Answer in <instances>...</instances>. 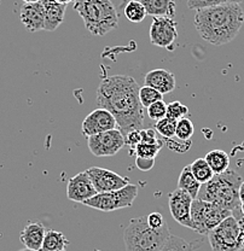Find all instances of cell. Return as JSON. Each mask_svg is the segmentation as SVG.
<instances>
[{"label":"cell","mask_w":244,"mask_h":251,"mask_svg":"<svg viewBox=\"0 0 244 251\" xmlns=\"http://www.w3.org/2000/svg\"><path fill=\"white\" fill-rule=\"evenodd\" d=\"M139 85L128 75H112L101 81L97 88V104L111 112L123 137L133 129H141L144 108L139 100Z\"/></svg>","instance_id":"cell-1"},{"label":"cell","mask_w":244,"mask_h":251,"mask_svg":"<svg viewBox=\"0 0 244 251\" xmlns=\"http://www.w3.org/2000/svg\"><path fill=\"white\" fill-rule=\"evenodd\" d=\"M195 27L202 39L214 46L231 43L244 23L241 4H222L196 10Z\"/></svg>","instance_id":"cell-2"},{"label":"cell","mask_w":244,"mask_h":251,"mask_svg":"<svg viewBox=\"0 0 244 251\" xmlns=\"http://www.w3.org/2000/svg\"><path fill=\"white\" fill-rule=\"evenodd\" d=\"M242 182V176L235 171L217 174L211 181L202 185L197 198L217 204L233 213L241 209L240 187Z\"/></svg>","instance_id":"cell-3"},{"label":"cell","mask_w":244,"mask_h":251,"mask_svg":"<svg viewBox=\"0 0 244 251\" xmlns=\"http://www.w3.org/2000/svg\"><path fill=\"white\" fill-rule=\"evenodd\" d=\"M74 10L92 35H106L119 25V15L111 0H75Z\"/></svg>","instance_id":"cell-4"},{"label":"cell","mask_w":244,"mask_h":251,"mask_svg":"<svg viewBox=\"0 0 244 251\" xmlns=\"http://www.w3.org/2000/svg\"><path fill=\"white\" fill-rule=\"evenodd\" d=\"M170 235L167 222L160 228H151L146 218L130 220L123 233L127 251H160Z\"/></svg>","instance_id":"cell-5"},{"label":"cell","mask_w":244,"mask_h":251,"mask_svg":"<svg viewBox=\"0 0 244 251\" xmlns=\"http://www.w3.org/2000/svg\"><path fill=\"white\" fill-rule=\"evenodd\" d=\"M230 215H232V213L227 209L198 198L193 200L191 206V218L195 231L204 235H208L212 229H214L220 222Z\"/></svg>","instance_id":"cell-6"},{"label":"cell","mask_w":244,"mask_h":251,"mask_svg":"<svg viewBox=\"0 0 244 251\" xmlns=\"http://www.w3.org/2000/svg\"><path fill=\"white\" fill-rule=\"evenodd\" d=\"M137 196V185L128 184L127 186L120 188V190L97 193L96 196H93L90 200L85 201L82 204L86 206H90V208L97 209V210L110 213V211L132 206Z\"/></svg>","instance_id":"cell-7"},{"label":"cell","mask_w":244,"mask_h":251,"mask_svg":"<svg viewBox=\"0 0 244 251\" xmlns=\"http://www.w3.org/2000/svg\"><path fill=\"white\" fill-rule=\"evenodd\" d=\"M209 245L213 251H238L242 249L240 222L230 215L208 233Z\"/></svg>","instance_id":"cell-8"},{"label":"cell","mask_w":244,"mask_h":251,"mask_svg":"<svg viewBox=\"0 0 244 251\" xmlns=\"http://www.w3.org/2000/svg\"><path fill=\"white\" fill-rule=\"evenodd\" d=\"M91 153L96 157L115 156L125 146V137L119 128L107 130L87 138Z\"/></svg>","instance_id":"cell-9"},{"label":"cell","mask_w":244,"mask_h":251,"mask_svg":"<svg viewBox=\"0 0 244 251\" xmlns=\"http://www.w3.org/2000/svg\"><path fill=\"white\" fill-rule=\"evenodd\" d=\"M178 23L170 17H154L150 25L151 44L162 49H168L174 44L178 38Z\"/></svg>","instance_id":"cell-10"},{"label":"cell","mask_w":244,"mask_h":251,"mask_svg":"<svg viewBox=\"0 0 244 251\" xmlns=\"http://www.w3.org/2000/svg\"><path fill=\"white\" fill-rule=\"evenodd\" d=\"M192 202L193 198L182 188H177L169 193V210L173 219L182 226L195 231L192 218H191Z\"/></svg>","instance_id":"cell-11"},{"label":"cell","mask_w":244,"mask_h":251,"mask_svg":"<svg viewBox=\"0 0 244 251\" xmlns=\"http://www.w3.org/2000/svg\"><path fill=\"white\" fill-rule=\"evenodd\" d=\"M86 173L90 176L97 193L116 191L131 184L128 177L121 176L117 173L109 171V169L99 168V167H91V168L86 171Z\"/></svg>","instance_id":"cell-12"},{"label":"cell","mask_w":244,"mask_h":251,"mask_svg":"<svg viewBox=\"0 0 244 251\" xmlns=\"http://www.w3.org/2000/svg\"><path fill=\"white\" fill-rule=\"evenodd\" d=\"M116 120L112 116L111 112L106 109L98 108L86 116L81 126V132L86 137L99 134V133L107 132V130L116 128Z\"/></svg>","instance_id":"cell-13"},{"label":"cell","mask_w":244,"mask_h":251,"mask_svg":"<svg viewBox=\"0 0 244 251\" xmlns=\"http://www.w3.org/2000/svg\"><path fill=\"white\" fill-rule=\"evenodd\" d=\"M97 195V191L92 184L87 173L81 172L75 176H72L67 185L68 200L77 203H83Z\"/></svg>","instance_id":"cell-14"},{"label":"cell","mask_w":244,"mask_h":251,"mask_svg":"<svg viewBox=\"0 0 244 251\" xmlns=\"http://www.w3.org/2000/svg\"><path fill=\"white\" fill-rule=\"evenodd\" d=\"M20 18L26 29L30 33L45 30V11L41 1L25 2L21 7Z\"/></svg>","instance_id":"cell-15"},{"label":"cell","mask_w":244,"mask_h":251,"mask_svg":"<svg viewBox=\"0 0 244 251\" xmlns=\"http://www.w3.org/2000/svg\"><path fill=\"white\" fill-rule=\"evenodd\" d=\"M144 83L145 86H150L157 90L160 93L167 94L175 90V76L169 70L159 68L151 70L145 75Z\"/></svg>","instance_id":"cell-16"},{"label":"cell","mask_w":244,"mask_h":251,"mask_svg":"<svg viewBox=\"0 0 244 251\" xmlns=\"http://www.w3.org/2000/svg\"><path fill=\"white\" fill-rule=\"evenodd\" d=\"M46 228L41 222H29L20 234V240L27 249L40 251L43 247Z\"/></svg>","instance_id":"cell-17"},{"label":"cell","mask_w":244,"mask_h":251,"mask_svg":"<svg viewBox=\"0 0 244 251\" xmlns=\"http://www.w3.org/2000/svg\"><path fill=\"white\" fill-rule=\"evenodd\" d=\"M45 11V30L54 31L64 21L67 5L57 2L56 0H40Z\"/></svg>","instance_id":"cell-18"},{"label":"cell","mask_w":244,"mask_h":251,"mask_svg":"<svg viewBox=\"0 0 244 251\" xmlns=\"http://www.w3.org/2000/svg\"><path fill=\"white\" fill-rule=\"evenodd\" d=\"M144 5L146 14L154 17L173 18L177 10L174 0H139Z\"/></svg>","instance_id":"cell-19"},{"label":"cell","mask_w":244,"mask_h":251,"mask_svg":"<svg viewBox=\"0 0 244 251\" xmlns=\"http://www.w3.org/2000/svg\"><path fill=\"white\" fill-rule=\"evenodd\" d=\"M69 244V240L62 232L49 229L46 231L40 251H63Z\"/></svg>","instance_id":"cell-20"},{"label":"cell","mask_w":244,"mask_h":251,"mask_svg":"<svg viewBox=\"0 0 244 251\" xmlns=\"http://www.w3.org/2000/svg\"><path fill=\"white\" fill-rule=\"evenodd\" d=\"M201 186L202 184H199L197 179L193 176L190 166H186L180 173L179 179H178V188H182L185 192H188L193 200H196L198 197Z\"/></svg>","instance_id":"cell-21"},{"label":"cell","mask_w":244,"mask_h":251,"mask_svg":"<svg viewBox=\"0 0 244 251\" xmlns=\"http://www.w3.org/2000/svg\"><path fill=\"white\" fill-rule=\"evenodd\" d=\"M204 158H206L207 163L209 164L215 175L222 174V173L229 171L230 156L225 151L212 150L207 153Z\"/></svg>","instance_id":"cell-22"},{"label":"cell","mask_w":244,"mask_h":251,"mask_svg":"<svg viewBox=\"0 0 244 251\" xmlns=\"http://www.w3.org/2000/svg\"><path fill=\"white\" fill-rule=\"evenodd\" d=\"M198 242L199 240L186 242L183 238L177 237L174 234H170L160 251H195L202 245V243Z\"/></svg>","instance_id":"cell-23"},{"label":"cell","mask_w":244,"mask_h":251,"mask_svg":"<svg viewBox=\"0 0 244 251\" xmlns=\"http://www.w3.org/2000/svg\"><path fill=\"white\" fill-rule=\"evenodd\" d=\"M190 169L191 172H192L193 176H195L199 184L202 185L211 181L215 175L211 167H209V164L207 163L206 158H197L196 161H193L192 163L190 164Z\"/></svg>","instance_id":"cell-24"},{"label":"cell","mask_w":244,"mask_h":251,"mask_svg":"<svg viewBox=\"0 0 244 251\" xmlns=\"http://www.w3.org/2000/svg\"><path fill=\"white\" fill-rule=\"evenodd\" d=\"M123 14H125L126 18L132 23H140L148 16L145 7L139 0H128L125 9H123Z\"/></svg>","instance_id":"cell-25"},{"label":"cell","mask_w":244,"mask_h":251,"mask_svg":"<svg viewBox=\"0 0 244 251\" xmlns=\"http://www.w3.org/2000/svg\"><path fill=\"white\" fill-rule=\"evenodd\" d=\"M163 143L159 141V143L150 144V143H140L133 149V151L131 152V156L136 155L137 157H146V158H155L157 156V153L161 151Z\"/></svg>","instance_id":"cell-26"},{"label":"cell","mask_w":244,"mask_h":251,"mask_svg":"<svg viewBox=\"0 0 244 251\" xmlns=\"http://www.w3.org/2000/svg\"><path fill=\"white\" fill-rule=\"evenodd\" d=\"M139 100H140L143 108L148 109L151 104L159 100H163V94L150 86H143L139 88Z\"/></svg>","instance_id":"cell-27"},{"label":"cell","mask_w":244,"mask_h":251,"mask_svg":"<svg viewBox=\"0 0 244 251\" xmlns=\"http://www.w3.org/2000/svg\"><path fill=\"white\" fill-rule=\"evenodd\" d=\"M177 120H173L170 117H163V119L156 121L155 125V129L159 133L160 135H162L163 138H169L175 137V129H177Z\"/></svg>","instance_id":"cell-28"},{"label":"cell","mask_w":244,"mask_h":251,"mask_svg":"<svg viewBox=\"0 0 244 251\" xmlns=\"http://www.w3.org/2000/svg\"><path fill=\"white\" fill-rule=\"evenodd\" d=\"M193 133H195V126L192 121L188 117H183V119L178 120L177 129H175V137L179 140H191Z\"/></svg>","instance_id":"cell-29"},{"label":"cell","mask_w":244,"mask_h":251,"mask_svg":"<svg viewBox=\"0 0 244 251\" xmlns=\"http://www.w3.org/2000/svg\"><path fill=\"white\" fill-rule=\"evenodd\" d=\"M242 1L243 0H188V7L191 10H199L222 4H241Z\"/></svg>","instance_id":"cell-30"},{"label":"cell","mask_w":244,"mask_h":251,"mask_svg":"<svg viewBox=\"0 0 244 251\" xmlns=\"http://www.w3.org/2000/svg\"><path fill=\"white\" fill-rule=\"evenodd\" d=\"M189 114V108L186 105H184L180 101L175 100L172 101L167 105V117H170L173 120H180L183 117H186Z\"/></svg>","instance_id":"cell-31"},{"label":"cell","mask_w":244,"mask_h":251,"mask_svg":"<svg viewBox=\"0 0 244 251\" xmlns=\"http://www.w3.org/2000/svg\"><path fill=\"white\" fill-rule=\"evenodd\" d=\"M148 115L151 120L154 121H159V120L163 119L167 115V104L163 100H159L156 103L151 104L148 109Z\"/></svg>","instance_id":"cell-32"},{"label":"cell","mask_w":244,"mask_h":251,"mask_svg":"<svg viewBox=\"0 0 244 251\" xmlns=\"http://www.w3.org/2000/svg\"><path fill=\"white\" fill-rule=\"evenodd\" d=\"M140 143H141L140 129H133L125 135V146L127 145L128 148H130V153L132 152L133 149Z\"/></svg>","instance_id":"cell-33"},{"label":"cell","mask_w":244,"mask_h":251,"mask_svg":"<svg viewBox=\"0 0 244 251\" xmlns=\"http://www.w3.org/2000/svg\"><path fill=\"white\" fill-rule=\"evenodd\" d=\"M164 141H166L168 148L172 149L173 151H177V152H186V151L191 148V140H186V141L182 140L180 146L179 144H178V141L172 140V138H169V139L164 138Z\"/></svg>","instance_id":"cell-34"},{"label":"cell","mask_w":244,"mask_h":251,"mask_svg":"<svg viewBox=\"0 0 244 251\" xmlns=\"http://www.w3.org/2000/svg\"><path fill=\"white\" fill-rule=\"evenodd\" d=\"M146 222H148V225L151 228H160V227H162L166 224V220H164L162 214L151 213L146 216Z\"/></svg>","instance_id":"cell-35"},{"label":"cell","mask_w":244,"mask_h":251,"mask_svg":"<svg viewBox=\"0 0 244 251\" xmlns=\"http://www.w3.org/2000/svg\"><path fill=\"white\" fill-rule=\"evenodd\" d=\"M136 166L139 171L149 172L154 168L155 158H146V157H137L136 158Z\"/></svg>","instance_id":"cell-36"},{"label":"cell","mask_w":244,"mask_h":251,"mask_svg":"<svg viewBox=\"0 0 244 251\" xmlns=\"http://www.w3.org/2000/svg\"><path fill=\"white\" fill-rule=\"evenodd\" d=\"M140 135H141V143L155 144L161 141V139H159V137H157L156 130L151 129V128H148V129H140Z\"/></svg>","instance_id":"cell-37"},{"label":"cell","mask_w":244,"mask_h":251,"mask_svg":"<svg viewBox=\"0 0 244 251\" xmlns=\"http://www.w3.org/2000/svg\"><path fill=\"white\" fill-rule=\"evenodd\" d=\"M232 215L235 216L236 219H237V221L240 222V226L244 229V215L242 214V211H241V209H238V210L233 211Z\"/></svg>","instance_id":"cell-38"},{"label":"cell","mask_w":244,"mask_h":251,"mask_svg":"<svg viewBox=\"0 0 244 251\" xmlns=\"http://www.w3.org/2000/svg\"><path fill=\"white\" fill-rule=\"evenodd\" d=\"M240 200H241V203L244 202V181L241 184V187H240Z\"/></svg>","instance_id":"cell-39"},{"label":"cell","mask_w":244,"mask_h":251,"mask_svg":"<svg viewBox=\"0 0 244 251\" xmlns=\"http://www.w3.org/2000/svg\"><path fill=\"white\" fill-rule=\"evenodd\" d=\"M57 2H59V4H63V5H68L69 2H74L75 0H56Z\"/></svg>","instance_id":"cell-40"},{"label":"cell","mask_w":244,"mask_h":251,"mask_svg":"<svg viewBox=\"0 0 244 251\" xmlns=\"http://www.w3.org/2000/svg\"><path fill=\"white\" fill-rule=\"evenodd\" d=\"M241 211H242V214L244 215V202L241 203Z\"/></svg>","instance_id":"cell-41"},{"label":"cell","mask_w":244,"mask_h":251,"mask_svg":"<svg viewBox=\"0 0 244 251\" xmlns=\"http://www.w3.org/2000/svg\"><path fill=\"white\" fill-rule=\"evenodd\" d=\"M25 2H36V1H40V0H23Z\"/></svg>","instance_id":"cell-42"},{"label":"cell","mask_w":244,"mask_h":251,"mask_svg":"<svg viewBox=\"0 0 244 251\" xmlns=\"http://www.w3.org/2000/svg\"><path fill=\"white\" fill-rule=\"evenodd\" d=\"M20 251H35V250H30V249H27V248H26V249H23V250H20Z\"/></svg>","instance_id":"cell-43"},{"label":"cell","mask_w":244,"mask_h":251,"mask_svg":"<svg viewBox=\"0 0 244 251\" xmlns=\"http://www.w3.org/2000/svg\"><path fill=\"white\" fill-rule=\"evenodd\" d=\"M238 251H244V248H242V249H241V250H238Z\"/></svg>","instance_id":"cell-44"},{"label":"cell","mask_w":244,"mask_h":251,"mask_svg":"<svg viewBox=\"0 0 244 251\" xmlns=\"http://www.w3.org/2000/svg\"><path fill=\"white\" fill-rule=\"evenodd\" d=\"M93 251H101V250H93Z\"/></svg>","instance_id":"cell-45"},{"label":"cell","mask_w":244,"mask_h":251,"mask_svg":"<svg viewBox=\"0 0 244 251\" xmlns=\"http://www.w3.org/2000/svg\"><path fill=\"white\" fill-rule=\"evenodd\" d=\"M63 251H65V250H63Z\"/></svg>","instance_id":"cell-46"}]
</instances>
